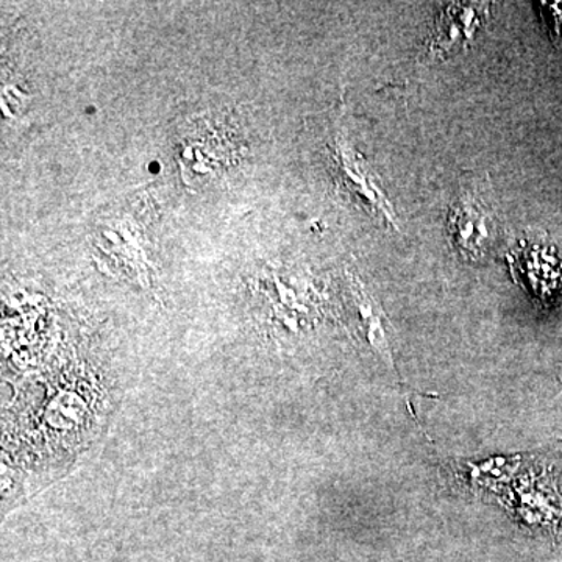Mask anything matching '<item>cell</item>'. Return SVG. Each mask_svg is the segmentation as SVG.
Returning a JSON list of instances; mask_svg holds the SVG:
<instances>
[{"label":"cell","instance_id":"obj_1","mask_svg":"<svg viewBox=\"0 0 562 562\" xmlns=\"http://www.w3.org/2000/svg\"><path fill=\"white\" fill-rule=\"evenodd\" d=\"M490 217L471 192L461 195L450 211V233L462 257L480 258L490 241Z\"/></svg>","mask_w":562,"mask_h":562},{"label":"cell","instance_id":"obj_2","mask_svg":"<svg viewBox=\"0 0 562 562\" xmlns=\"http://www.w3.org/2000/svg\"><path fill=\"white\" fill-rule=\"evenodd\" d=\"M351 295H353V305L357 308L358 321H360V330L368 339L369 346L382 358L391 372L397 371L390 338H387L383 310H380L358 279H351Z\"/></svg>","mask_w":562,"mask_h":562},{"label":"cell","instance_id":"obj_3","mask_svg":"<svg viewBox=\"0 0 562 562\" xmlns=\"http://www.w3.org/2000/svg\"><path fill=\"white\" fill-rule=\"evenodd\" d=\"M479 24L480 14L475 7L469 3H453L439 18L430 44V54H447L454 47L464 46L472 40Z\"/></svg>","mask_w":562,"mask_h":562}]
</instances>
